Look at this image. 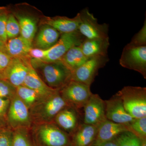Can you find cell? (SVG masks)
Returning a JSON list of instances; mask_svg holds the SVG:
<instances>
[{
    "instance_id": "7",
    "label": "cell",
    "mask_w": 146,
    "mask_h": 146,
    "mask_svg": "<svg viewBox=\"0 0 146 146\" xmlns=\"http://www.w3.org/2000/svg\"><path fill=\"white\" fill-rule=\"evenodd\" d=\"M80 23L78 31L88 39H104L109 37V26L107 24H100L98 20L87 8L79 12Z\"/></svg>"
},
{
    "instance_id": "28",
    "label": "cell",
    "mask_w": 146,
    "mask_h": 146,
    "mask_svg": "<svg viewBox=\"0 0 146 146\" xmlns=\"http://www.w3.org/2000/svg\"><path fill=\"white\" fill-rule=\"evenodd\" d=\"M21 33L18 21L13 15L8 16L6 23V33L8 39L18 37Z\"/></svg>"
},
{
    "instance_id": "34",
    "label": "cell",
    "mask_w": 146,
    "mask_h": 146,
    "mask_svg": "<svg viewBox=\"0 0 146 146\" xmlns=\"http://www.w3.org/2000/svg\"><path fill=\"white\" fill-rule=\"evenodd\" d=\"M10 100L6 98H0V118L5 119L7 114L10 104Z\"/></svg>"
},
{
    "instance_id": "39",
    "label": "cell",
    "mask_w": 146,
    "mask_h": 146,
    "mask_svg": "<svg viewBox=\"0 0 146 146\" xmlns=\"http://www.w3.org/2000/svg\"><path fill=\"white\" fill-rule=\"evenodd\" d=\"M142 146H146V140H142Z\"/></svg>"
},
{
    "instance_id": "24",
    "label": "cell",
    "mask_w": 146,
    "mask_h": 146,
    "mask_svg": "<svg viewBox=\"0 0 146 146\" xmlns=\"http://www.w3.org/2000/svg\"><path fill=\"white\" fill-rule=\"evenodd\" d=\"M16 94L18 98L31 108L43 98L32 89L21 85L16 88Z\"/></svg>"
},
{
    "instance_id": "12",
    "label": "cell",
    "mask_w": 146,
    "mask_h": 146,
    "mask_svg": "<svg viewBox=\"0 0 146 146\" xmlns=\"http://www.w3.org/2000/svg\"><path fill=\"white\" fill-rule=\"evenodd\" d=\"M83 108V123L99 125L107 119L105 116L104 100L98 94H92Z\"/></svg>"
},
{
    "instance_id": "36",
    "label": "cell",
    "mask_w": 146,
    "mask_h": 146,
    "mask_svg": "<svg viewBox=\"0 0 146 146\" xmlns=\"http://www.w3.org/2000/svg\"><path fill=\"white\" fill-rule=\"evenodd\" d=\"M91 146H117L113 141L103 142V143H95L92 144Z\"/></svg>"
},
{
    "instance_id": "26",
    "label": "cell",
    "mask_w": 146,
    "mask_h": 146,
    "mask_svg": "<svg viewBox=\"0 0 146 146\" xmlns=\"http://www.w3.org/2000/svg\"><path fill=\"white\" fill-rule=\"evenodd\" d=\"M129 130L141 140L146 139V117L134 119L129 125Z\"/></svg>"
},
{
    "instance_id": "6",
    "label": "cell",
    "mask_w": 146,
    "mask_h": 146,
    "mask_svg": "<svg viewBox=\"0 0 146 146\" xmlns=\"http://www.w3.org/2000/svg\"><path fill=\"white\" fill-rule=\"evenodd\" d=\"M85 39L78 31L61 34L57 42L48 49L46 56L42 62L50 63L59 61L70 49L80 46Z\"/></svg>"
},
{
    "instance_id": "33",
    "label": "cell",
    "mask_w": 146,
    "mask_h": 146,
    "mask_svg": "<svg viewBox=\"0 0 146 146\" xmlns=\"http://www.w3.org/2000/svg\"><path fill=\"white\" fill-rule=\"evenodd\" d=\"M48 52V49L44 50L38 48H32L29 53V57H31L36 61H41L44 59Z\"/></svg>"
},
{
    "instance_id": "16",
    "label": "cell",
    "mask_w": 146,
    "mask_h": 146,
    "mask_svg": "<svg viewBox=\"0 0 146 146\" xmlns=\"http://www.w3.org/2000/svg\"><path fill=\"white\" fill-rule=\"evenodd\" d=\"M23 85L34 90L43 98L49 96L59 91L52 89L44 82L31 64L30 65L28 73Z\"/></svg>"
},
{
    "instance_id": "41",
    "label": "cell",
    "mask_w": 146,
    "mask_h": 146,
    "mask_svg": "<svg viewBox=\"0 0 146 146\" xmlns=\"http://www.w3.org/2000/svg\"><path fill=\"white\" fill-rule=\"evenodd\" d=\"M0 14H1V13H0Z\"/></svg>"
},
{
    "instance_id": "10",
    "label": "cell",
    "mask_w": 146,
    "mask_h": 146,
    "mask_svg": "<svg viewBox=\"0 0 146 146\" xmlns=\"http://www.w3.org/2000/svg\"><path fill=\"white\" fill-rule=\"evenodd\" d=\"M7 121L13 128H25L30 125L31 117L28 108L16 94L10 99Z\"/></svg>"
},
{
    "instance_id": "22",
    "label": "cell",
    "mask_w": 146,
    "mask_h": 146,
    "mask_svg": "<svg viewBox=\"0 0 146 146\" xmlns=\"http://www.w3.org/2000/svg\"><path fill=\"white\" fill-rule=\"evenodd\" d=\"M88 59L83 54L79 46H75L70 49L60 61L72 72L83 65Z\"/></svg>"
},
{
    "instance_id": "23",
    "label": "cell",
    "mask_w": 146,
    "mask_h": 146,
    "mask_svg": "<svg viewBox=\"0 0 146 146\" xmlns=\"http://www.w3.org/2000/svg\"><path fill=\"white\" fill-rule=\"evenodd\" d=\"M21 29V36L32 44L36 32V24L33 18L26 16H18Z\"/></svg>"
},
{
    "instance_id": "15",
    "label": "cell",
    "mask_w": 146,
    "mask_h": 146,
    "mask_svg": "<svg viewBox=\"0 0 146 146\" xmlns=\"http://www.w3.org/2000/svg\"><path fill=\"white\" fill-rule=\"evenodd\" d=\"M127 131H130L128 125L117 123L106 119L99 126L94 143L113 141L119 134Z\"/></svg>"
},
{
    "instance_id": "21",
    "label": "cell",
    "mask_w": 146,
    "mask_h": 146,
    "mask_svg": "<svg viewBox=\"0 0 146 146\" xmlns=\"http://www.w3.org/2000/svg\"><path fill=\"white\" fill-rule=\"evenodd\" d=\"M60 35L55 29L46 25L39 31L35 38V44L36 48L48 49L57 42Z\"/></svg>"
},
{
    "instance_id": "18",
    "label": "cell",
    "mask_w": 146,
    "mask_h": 146,
    "mask_svg": "<svg viewBox=\"0 0 146 146\" xmlns=\"http://www.w3.org/2000/svg\"><path fill=\"white\" fill-rule=\"evenodd\" d=\"M45 22L47 25L55 29L60 34L72 33L78 31L80 23V15L79 13L73 18L61 16L48 18Z\"/></svg>"
},
{
    "instance_id": "8",
    "label": "cell",
    "mask_w": 146,
    "mask_h": 146,
    "mask_svg": "<svg viewBox=\"0 0 146 146\" xmlns=\"http://www.w3.org/2000/svg\"><path fill=\"white\" fill-rule=\"evenodd\" d=\"M109 61L107 56L90 58L80 67L72 72L71 80L78 82L91 86L99 70Z\"/></svg>"
},
{
    "instance_id": "19",
    "label": "cell",
    "mask_w": 146,
    "mask_h": 146,
    "mask_svg": "<svg viewBox=\"0 0 146 146\" xmlns=\"http://www.w3.org/2000/svg\"><path fill=\"white\" fill-rule=\"evenodd\" d=\"M109 45V37L104 39L85 38L80 47L84 55L89 58L100 56H107Z\"/></svg>"
},
{
    "instance_id": "13",
    "label": "cell",
    "mask_w": 146,
    "mask_h": 146,
    "mask_svg": "<svg viewBox=\"0 0 146 146\" xmlns=\"http://www.w3.org/2000/svg\"><path fill=\"white\" fill-rule=\"evenodd\" d=\"M106 117L107 120L129 125L133 119L126 111L122 102L117 94L109 100H104Z\"/></svg>"
},
{
    "instance_id": "30",
    "label": "cell",
    "mask_w": 146,
    "mask_h": 146,
    "mask_svg": "<svg viewBox=\"0 0 146 146\" xmlns=\"http://www.w3.org/2000/svg\"><path fill=\"white\" fill-rule=\"evenodd\" d=\"M16 94V87L5 80L0 79V98L10 100Z\"/></svg>"
},
{
    "instance_id": "20",
    "label": "cell",
    "mask_w": 146,
    "mask_h": 146,
    "mask_svg": "<svg viewBox=\"0 0 146 146\" xmlns=\"http://www.w3.org/2000/svg\"><path fill=\"white\" fill-rule=\"evenodd\" d=\"M54 120L56 125L65 131H74L78 126V117L75 109L64 108L56 115Z\"/></svg>"
},
{
    "instance_id": "32",
    "label": "cell",
    "mask_w": 146,
    "mask_h": 146,
    "mask_svg": "<svg viewBox=\"0 0 146 146\" xmlns=\"http://www.w3.org/2000/svg\"><path fill=\"white\" fill-rule=\"evenodd\" d=\"M7 16L4 13L0 14V39L5 44L8 40L6 33V23Z\"/></svg>"
},
{
    "instance_id": "25",
    "label": "cell",
    "mask_w": 146,
    "mask_h": 146,
    "mask_svg": "<svg viewBox=\"0 0 146 146\" xmlns=\"http://www.w3.org/2000/svg\"><path fill=\"white\" fill-rule=\"evenodd\" d=\"M117 146H142V141L130 131L121 133L113 140Z\"/></svg>"
},
{
    "instance_id": "40",
    "label": "cell",
    "mask_w": 146,
    "mask_h": 146,
    "mask_svg": "<svg viewBox=\"0 0 146 146\" xmlns=\"http://www.w3.org/2000/svg\"><path fill=\"white\" fill-rule=\"evenodd\" d=\"M0 79H1V76H0Z\"/></svg>"
},
{
    "instance_id": "27",
    "label": "cell",
    "mask_w": 146,
    "mask_h": 146,
    "mask_svg": "<svg viewBox=\"0 0 146 146\" xmlns=\"http://www.w3.org/2000/svg\"><path fill=\"white\" fill-rule=\"evenodd\" d=\"M24 129H18L13 132L12 146H34Z\"/></svg>"
},
{
    "instance_id": "5",
    "label": "cell",
    "mask_w": 146,
    "mask_h": 146,
    "mask_svg": "<svg viewBox=\"0 0 146 146\" xmlns=\"http://www.w3.org/2000/svg\"><path fill=\"white\" fill-rule=\"evenodd\" d=\"M59 93L70 107L75 110L83 108L93 94L90 86L73 80L59 90Z\"/></svg>"
},
{
    "instance_id": "37",
    "label": "cell",
    "mask_w": 146,
    "mask_h": 146,
    "mask_svg": "<svg viewBox=\"0 0 146 146\" xmlns=\"http://www.w3.org/2000/svg\"><path fill=\"white\" fill-rule=\"evenodd\" d=\"M0 51L5 53V44L0 39Z\"/></svg>"
},
{
    "instance_id": "35",
    "label": "cell",
    "mask_w": 146,
    "mask_h": 146,
    "mask_svg": "<svg viewBox=\"0 0 146 146\" xmlns=\"http://www.w3.org/2000/svg\"><path fill=\"white\" fill-rule=\"evenodd\" d=\"M11 59L7 54L0 51V74L6 69Z\"/></svg>"
},
{
    "instance_id": "2",
    "label": "cell",
    "mask_w": 146,
    "mask_h": 146,
    "mask_svg": "<svg viewBox=\"0 0 146 146\" xmlns=\"http://www.w3.org/2000/svg\"><path fill=\"white\" fill-rule=\"evenodd\" d=\"M126 112L133 119L146 117V88L125 86L116 94Z\"/></svg>"
},
{
    "instance_id": "1",
    "label": "cell",
    "mask_w": 146,
    "mask_h": 146,
    "mask_svg": "<svg viewBox=\"0 0 146 146\" xmlns=\"http://www.w3.org/2000/svg\"><path fill=\"white\" fill-rule=\"evenodd\" d=\"M69 105L61 96L59 91L37 102L31 108L30 115L38 122L50 123Z\"/></svg>"
},
{
    "instance_id": "11",
    "label": "cell",
    "mask_w": 146,
    "mask_h": 146,
    "mask_svg": "<svg viewBox=\"0 0 146 146\" xmlns=\"http://www.w3.org/2000/svg\"><path fill=\"white\" fill-rule=\"evenodd\" d=\"M31 65L29 58H12L6 69L0 74L1 78L8 81L16 88L23 85Z\"/></svg>"
},
{
    "instance_id": "4",
    "label": "cell",
    "mask_w": 146,
    "mask_h": 146,
    "mask_svg": "<svg viewBox=\"0 0 146 146\" xmlns=\"http://www.w3.org/2000/svg\"><path fill=\"white\" fill-rule=\"evenodd\" d=\"M42 65V74L46 84L60 90L71 81L72 72L59 60Z\"/></svg>"
},
{
    "instance_id": "3",
    "label": "cell",
    "mask_w": 146,
    "mask_h": 146,
    "mask_svg": "<svg viewBox=\"0 0 146 146\" xmlns=\"http://www.w3.org/2000/svg\"><path fill=\"white\" fill-rule=\"evenodd\" d=\"M34 146H71L70 138L56 125L41 123L33 134Z\"/></svg>"
},
{
    "instance_id": "17",
    "label": "cell",
    "mask_w": 146,
    "mask_h": 146,
    "mask_svg": "<svg viewBox=\"0 0 146 146\" xmlns=\"http://www.w3.org/2000/svg\"><path fill=\"white\" fill-rule=\"evenodd\" d=\"M32 44L21 36L9 39L5 44V53L11 58H29V53L32 48Z\"/></svg>"
},
{
    "instance_id": "31",
    "label": "cell",
    "mask_w": 146,
    "mask_h": 146,
    "mask_svg": "<svg viewBox=\"0 0 146 146\" xmlns=\"http://www.w3.org/2000/svg\"><path fill=\"white\" fill-rule=\"evenodd\" d=\"M13 132L4 127L0 129V146H13Z\"/></svg>"
},
{
    "instance_id": "29",
    "label": "cell",
    "mask_w": 146,
    "mask_h": 146,
    "mask_svg": "<svg viewBox=\"0 0 146 146\" xmlns=\"http://www.w3.org/2000/svg\"><path fill=\"white\" fill-rule=\"evenodd\" d=\"M127 45L131 46H146V19L142 29L135 34Z\"/></svg>"
},
{
    "instance_id": "14",
    "label": "cell",
    "mask_w": 146,
    "mask_h": 146,
    "mask_svg": "<svg viewBox=\"0 0 146 146\" xmlns=\"http://www.w3.org/2000/svg\"><path fill=\"white\" fill-rule=\"evenodd\" d=\"M79 125L70 138L71 146H91L96 137L99 126Z\"/></svg>"
},
{
    "instance_id": "9",
    "label": "cell",
    "mask_w": 146,
    "mask_h": 146,
    "mask_svg": "<svg viewBox=\"0 0 146 146\" xmlns=\"http://www.w3.org/2000/svg\"><path fill=\"white\" fill-rule=\"evenodd\" d=\"M120 65L123 68L136 71L146 78V46H131L124 48L119 59Z\"/></svg>"
},
{
    "instance_id": "38",
    "label": "cell",
    "mask_w": 146,
    "mask_h": 146,
    "mask_svg": "<svg viewBox=\"0 0 146 146\" xmlns=\"http://www.w3.org/2000/svg\"><path fill=\"white\" fill-rule=\"evenodd\" d=\"M5 119H1L0 118V129L5 127Z\"/></svg>"
}]
</instances>
